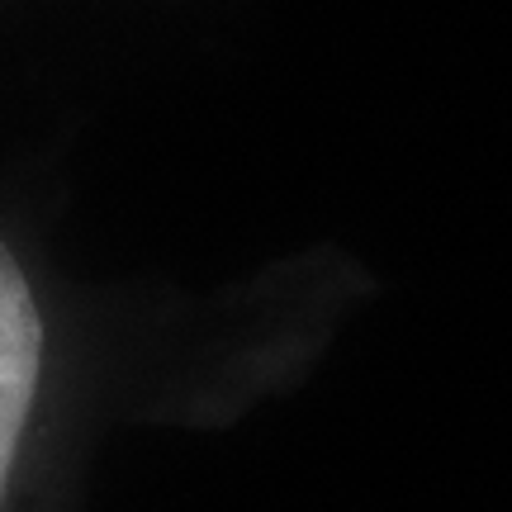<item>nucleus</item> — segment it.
Returning a JSON list of instances; mask_svg holds the SVG:
<instances>
[{
    "mask_svg": "<svg viewBox=\"0 0 512 512\" xmlns=\"http://www.w3.org/2000/svg\"><path fill=\"white\" fill-rule=\"evenodd\" d=\"M48 389V313L34 275L0 233V512L19 489Z\"/></svg>",
    "mask_w": 512,
    "mask_h": 512,
    "instance_id": "nucleus-1",
    "label": "nucleus"
}]
</instances>
